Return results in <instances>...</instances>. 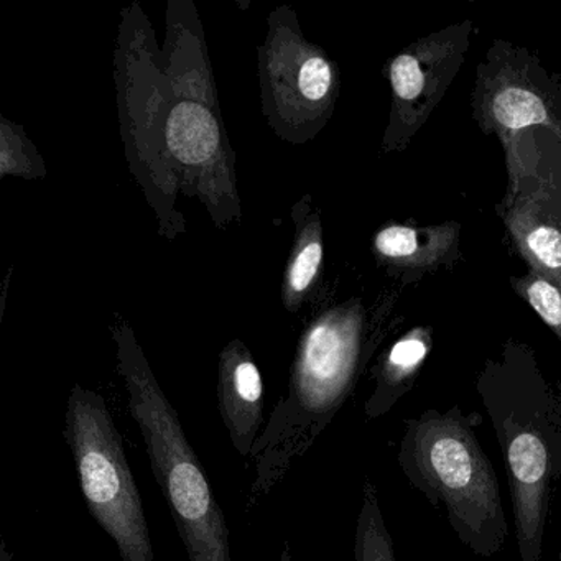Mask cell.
<instances>
[{
    "label": "cell",
    "instance_id": "6da1fadb",
    "mask_svg": "<svg viewBox=\"0 0 561 561\" xmlns=\"http://www.w3.org/2000/svg\"><path fill=\"white\" fill-rule=\"evenodd\" d=\"M119 373L129 396L152 472L169 502L190 561H231L225 512L190 445L176 413L150 369L136 334L126 323L114 327Z\"/></svg>",
    "mask_w": 561,
    "mask_h": 561
},
{
    "label": "cell",
    "instance_id": "7a4b0ae2",
    "mask_svg": "<svg viewBox=\"0 0 561 561\" xmlns=\"http://www.w3.org/2000/svg\"><path fill=\"white\" fill-rule=\"evenodd\" d=\"M65 439L73 455L88 511L116 541L123 561H156L123 436L106 400L80 383L68 397Z\"/></svg>",
    "mask_w": 561,
    "mask_h": 561
},
{
    "label": "cell",
    "instance_id": "3957f363",
    "mask_svg": "<svg viewBox=\"0 0 561 561\" xmlns=\"http://www.w3.org/2000/svg\"><path fill=\"white\" fill-rule=\"evenodd\" d=\"M415 476L442 499L453 525L478 551L505 537L497 478L471 430L456 416H425L407 439Z\"/></svg>",
    "mask_w": 561,
    "mask_h": 561
},
{
    "label": "cell",
    "instance_id": "277c9868",
    "mask_svg": "<svg viewBox=\"0 0 561 561\" xmlns=\"http://www.w3.org/2000/svg\"><path fill=\"white\" fill-rule=\"evenodd\" d=\"M275 11L261 48L262 103L278 136L305 142L324 121L334 93L333 64L305 41L294 14Z\"/></svg>",
    "mask_w": 561,
    "mask_h": 561
},
{
    "label": "cell",
    "instance_id": "5b68a950",
    "mask_svg": "<svg viewBox=\"0 0 561 561\" xmlns=\"http://www.w3.org/2000/svg\"><path fill=\"white\" fill-rule=\"evenodd\" d=\"M175 91V90H173ZM162 142L183 183L192 186L209 209L229 219L236 211L234 159L216 111L215 94L173 93L162 124Z\"/></svg>",
    "mask_w": 561,
    "mask_h": 561
},
{
    "label": "cell",
    "instance_id": "8992f818",
    "mask_svg": "<svg viewBox=\"0 0 561 561\" xmlns=\"http://www.w3.org/2000/svg\"><path fill=\"white\" fill-rule=\"evenodd\" d=\"M508 474L522 560H540L547 515L550 455L534 432H518L508 443Z\"/></svg>",
    "mask_w": 561,
    "mask_h": 561
},
{
    "label": "cell",
    "instance_id": "52a82bcc",
    "mask_svg": "<svg viewBox=\"0 0 561 561\" xmlns=\"http://www.w3.org/2000/svg\"><path fill=\"white\" fill-rule=\"evenodd\" d=\"M218 405L232 446L248 458L264 423V382L242 341H231L219 356Z\"/></svg>",
    "mask_w": 561,
    "mask_h": 561
},
{
    "label": "cell",
    "instance_id": "ba28073f",
    "mask_svg": "<svg viewBox=\"0 0 561 561\" xmlns=\"http://www.w3.org/2000/svg\"><path fill=\"white\" fill-rule=\"evenodd\" d=\"M300 211L295 206L294 216L297 219V238L291 245L287 271L282 285V297L288 311H297L304 304L308 291L313 287L321 262H323V234H321L320 218L310 215L308 202H301Z\"/></svg>",
    "mask_w": 561,
    "mask_h": 561
},
{
    "label": "cell",
    "instance_id": "9c48e42d",
    "mask_svg": "<svg viewBox=\"0 0 561 561\" xmlns=\"http://www.w3.org/2000/svg\"><path fill=\"white\" fill-rule=\"evenodd\" d=\"M354 554H356V561H396L392 538L387 531L379 501H377L376 488L370 481L364 482Z\"/></svg>",
    "mask_w": 561,
    "mask_h": 561
},
{
    "label": "cell",
    "instance_id": "30bf717a",
    "mask_svg": "<svg viewBox=\"0 0 561 561\" xmlns=\"http://www.w3.org/2000/svg\"><path fill=\"white\" fill-rule=\"evenodd\" d=\"M492 113L505 129L520 130L548 121L547 107L537 94L520 88H507L494 98Z\"/></svg>",
    "mask_w": 561,
    "mask_h": 561
},
{
    "label": "cell",
    "instance_id": "8fae6325",
    "mask_svg": "<svg viewBox=\"0 0 561 561\" xmlns=\"http://www.w3.org/2000/svg\"><path fill=\"white\" fill-rule=\"evenodd\" d=\"M2 175L38 176L44 175L41 157L25 137L24 130L15 124L2 119Z\"/></svg>",
    "mask_w": 561,
    "mask_h": 561
},
{
    "label": "cell",
    "instance_id": "7c38bea8",
    "mask_svg": "<svg viewBox=\"0 0 561 561\" xmlns=\"http://www.w3.org/2000/svg\"><path fill=\"white\" fill-rule=\"evenodd\" d=\"M376 249L383 257L409 261L422 254L419 232L407 226H389L376 236Z\"/></svg>",
    "mask_w": 561,
    "mask_h": 561
},
{
    "label": "cell",
    "instance_id": "4fadbf2b",
    "mask_svg": "<svg viewBox=\"0 0 561 561\" xmlns=\"http://www.w3.org/2000/svg\"><path fill=\"white\" fill-rule=\"evenodd\" d=\"M527 297L531 308L540 314L541 320L561 334L560 290L553 287L550 282L538 278V280H534L528 285Z\"/></svg>",
    "mask_w": 561,
    "mask_h": 561
},
{
    "label": "cell",
    "instance_id": "5bb4252c",
    "mask_svg": "<svg viewBox=\"0 0 561 561\" xmlns=\"http://www.w3.org/2000/svg\"><path fill=\"white\" fill-rule=\"evenodd\" d=\"M390 80L397 96L402 101H412L422 93L425 77L419 61L412 55H400L390 68Z\"/></svg>",
    "mask_w": 561,
    "mask_h": 561
},
{
    "label": "cell",
    "instance_id": "9a60e30c",
    "mask_svg": "<svg viewBox=\"0 0 561 561\" xmlns=\"http://www.w3.org/2000/svg\"><path fill=\"white\" fill-rule=\"evenodd\" d=\"M527 245L531 254L545 267L561 268V232L551 226H538L527 236Z\"/></svg>",
    "mask_w": 561,
    "mask_h": 561
},
{
    "label": "cell",
    "instance_id": "2e32d148",
    "mask_svg": "<svg viewBox=\"0 0 561 561\" xmlns=\"http://www.w3.org/2000/svg\"><path fill=\"white\" fill-rule=\"evenodd\" d=\"M425 354L426 346L423 341L415 340V337H407V340L399 341L393 346V350L390 351V374L402 376L403 373H409V369L415 367L425 357Z\"/></svg>",
    "mask_w": 561,
    "mask_h": 561
},
{
    "label": "cell",
    "instance_id": "e0dca14e",
    "mask_svg": "<svg viewBox=\"0 0 561 561\" xmlns=\"http://www.w3.org/2000/svg\"><path fill=\"white\" fill-rule=\"evenodd\" d=\"M280 561H294V558H291V550L290 545H288V541H285L284 548H282Z\"/></svg>",
    "mask_w": 561,
    "mask_h": 561
},
{
    "label": "cell",
    "instance_id": "ac0fdd59",
    "mask_svg": "<svg viewBox=\"0 0 561 561\" xmlns=\"http://www.w3.org/2000/svg\"><path fill=\"white\" fill-rule=\"evenodd\" d=\"M0 553H2V561H12V554L9 553L8 548H5L4 541H2V548H0Z\"/></svg>",
    "mask_w": 561,
    "mask_h": 561
}]
</instances>
